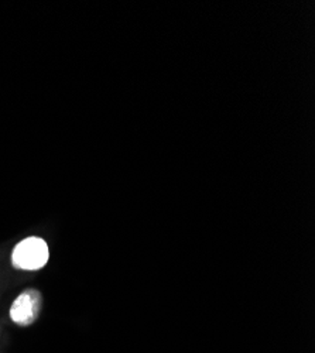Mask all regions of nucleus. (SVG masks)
Here are the masks:
<instances>
[{"instance_id": "nucleus-1", "label": "nucleus", "mask_w": 315, "mask_h": 353, "mask_svg": "<svg viewBox=\"0 0 315 353\" xmlns=\"http://www.w3.org/2000/svg\"><path fill=\"white\" fill-rule=\"evenodd\" d=\"M50 260V249L47 242L39 236H30L20 241L12 252L13 268L26 272L43 269Z\"/></svg>"}, {"instance_id": "nucleus-2", "label": "nucleus", "mask_w": 315, "mask_h": 353, "mask_svg": "<svg viewBox=\"0 0 315 353\" xmlns=\"http://www.w3.org/2000/svg\"><path fill=\"white\" fill-rule=\"evenodd\" d=\"M43 308V296L36 288H27L20 292L13 301L9 315L10 319L20 327H28L34 323Z\"/></svg>"}]
</instances>
